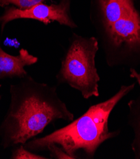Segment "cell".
<instances>
[{
    "label": "cell",
    "instance_id": "cell-1",
    "mask_svg": "<svg viewBox=\"0 0 140 159\" xmlns=\"http://www.w3.org/2000/svg\"><path fill=\"white\" fill-rule=\"evenodd\" d=\"M10 93V105L0 125L5 150L23 145L57 120H74L73 114L58 96L56 86L37 82L28 75L11 84Z\"/></svg>",
    "mask_w": 140,
    "mask_h": 159
},
{
    "label": "cell",
    "instance_id": "cell-6",
    "mask_svg": "<svg viewBox=\"0 0 140 159\" xmlns=\"http://www.w3.org/2000/svg\"><path fill=\"white\" fill-rule=\"evenodd\" d=\"M128 124L133 131L131 150L135 159H140V91L128 103Z\"/></svg>",
    "mask_w": 140,
    "mask_h": 159
},
{
    "label": "cell",
    "instance_id": "cell-5",
    "mask_svg": "<svg viewBox=\"0 0 140 159\" xmlns=\"http://www.w3.org/2000/svg\"><path fill=\"white\" fill-rule=\"evenodd\" d=\"M37 61L38 58L25 48L20 49L19 54L14 56L5 52L0 46V80L23 78L28 75L25 67Z\"/></svg>",
    "mask_w": 140,
    "mask_h": 159
},
{
    "label": "cell",
    "instance_id": "cell-11",
    "mask_svg": "<svg viewBox=\"0 0 140 159\" xmlns=\"http://www.w3.org/2000/svg\"><path fill=\"white\" fill-rule=\"evenodd\" d=\"M2 99V95H0V100H1Z\"/></svg>",
    "mask_w": 140,
    "mask_h": 159
},
{
    "label": "cell",
    "instance_id": "cell-10",
    "mask_svg": "<svg viewBox=\"0 0 140 159\" xmlns=\"http://www.w3.org/2000/svg\"><path fill=\"white\" fill-rule=\"evenodd\" d=\"M130 77L135 79L137 83L140 86V73L138 72L136 70L130 71Z\"/></svg>",
    "mask_w": 140,
    "mask_h": 159
},
{
    "label": "cell",
    "instance_id": "cell-3",
    "mask_svg": "<svg viewBox=\"0 0 140 159\" xmlns=\"http://www.w3.org/2000/svg\"><path fill=\"white\" fill-rule=\"evenodd\" d=\"M99 48L96 37H84L73 33L56 75L57 83L79 91L85 99L99 97L100 78L95 64Z\"/></svg>",
    "mask_w": 140,
    "mask_h": 159
},
{
    "label": "cell",
    "instance_id": "cell-8",
    "mask_svg": "<svg viewBox=\"0 0 140 159\" xmlns=\"http://www.w3.org/2000/svg\"><path fill=\"white\" fill-rule=\"evenodd\" d=\"M11 159H48L44 156L35 153V152L29 151L25 149L23 145H20L15 147L12 150V154L10 157Z\"/></svg>",
    "mask_w": 140,
    "mask_h": 159
},
{
    "label": "cell",
    "instance_id": "cell-9",
    "mask_svg": "<svg viewBox=\"0 0 140 159\" xmlns=\"http://www.w3.org/2000/svg\"><path fill=\"white\" fill-rule=\"evenodd\" d=\"M44 151H48L51 157L56 159H72L63 149L56 145H50L47 147Z\"/></svg>",
    "mask_w": 140,
    "mask_h": 159
},
{
    "label": "cell",
    "instance_id": "cell-4",
    "mask_svg": "<svg viewBox=\"0 0 140 159\" xmlns=\"http://www.w3.org/2000/svg\"><path fill=\"white\" fill-rule=\"evenodd\" d=\"M71 7V0H59L57 3L50 5L40 3L24 10L13 6L6 7L0 15L1 33H3L7 24L17 19H32L46 25L56 22L61 25L76 29L78 25L72 17Z\"/></svg>",
    "mask_w": 140,
    "mask_h": 159
},
{
    "label": "cell",
    "instance_id": "cell-7",
    "mask_svg": "<svg viewBox=\"0 0 140 159\" xmlns=\"http://www.w3.org/2000/svg\"><path fill=\"white\" fill-rule=\"evenodd\" d=\"M48 0H0V7L5 8L13 6L19 9L24 10L40 3H45Z\"/></svg>",
    "mask_w": 140,
    "mask_h": 159
},
{
    "label": "cell",
    "instance_id": "cell-2",
    "mask_svg": "<svg viewBox=\"0 0 140 159\" xmlns=\"http://www.w3.org/2000/svg\"><path fill=\"white\" fill-rule=\"evenodd\" d=\"M135 87V83L122 85L110 98L93 105L78 119L67 125L46 136L33 138L23 147L35 153L43 152L50 145L63 149L72 159L80 158L82 153L85 158H93L99 147L105 141L119 135L120 130L108 129V118L117 103Z\"/></svg>",
    "mask_w": 140,
    "mask_h": 159
}]
</instances>
